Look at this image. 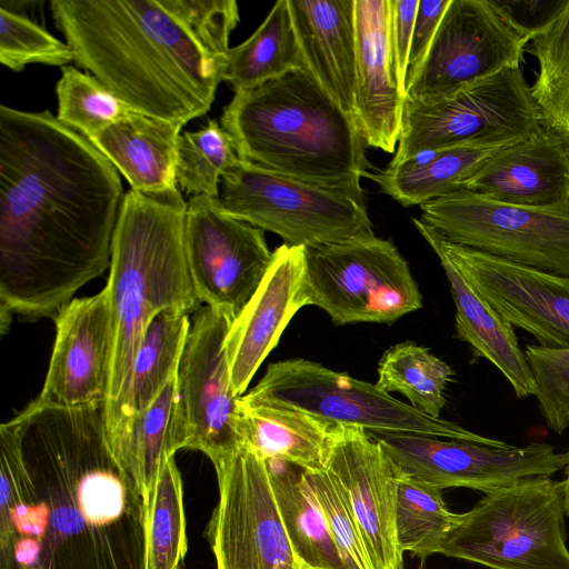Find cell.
<instances>
[{
	"instance_id": "6da1fadb",
	"label": "cell",
	"mask_w": 569,
	"mask_h": 569,
	"mask_svg": "<svg viewBox=\"0 0 569 569\" xmlns=\"http://www.w3.org/2000/svg\"><path fill=\"white\" fill-rule=\"evenodd\" d=\"M119 171L50 111L0 106V316L56 317L101 276L124 198Z\"/></svg>"
},
{
	"instance_id": "7a4b0ae2",
	"label": "cell",
	"mask_w": 569,
	"mask_h": 569,
	"mask_svg": "<svg viewBox=\"0 0 569 569\" xmlns=\"http://www.w3.org/2000/svg\"><path fill=\"white\" fill-rule=\"evenodd\" d=\"M74 62L136 112L184 126L222 81L233 0H52Z\"/></svg>"
},
{
	"instance_id": "3957f363",
	"label": "cell",
	"mask_w": 569,
	"mask_h": 569,
	"mask_svg": "<svg viewBox=\"0 0 569 569\" xmlns=\"http://www.w3.org/2000/svg\"><path fill=\"white\" fill-rule=\"evenodd\" d=\"M220 124L244 163L363 193L360 181L370 163L360 129L307 67L236 92Z\"/></svg>"
},
{
	"instance_id": "277c9868",
	"label": "cell",
	"mask_w": 569,
	"mask_h": 569,
	"mask_svg": "<svg viewBox=\"0 0 569 569\" xmlns=\"http://www.w3.org/2000/svg\"><path fill=\"white\" fill-rule=\"evenodd\" d=\"M187 207L178 187L159 192L130 189L124 194L106 284L113 320L108 433L119 418L149 323L167 309L190 315L201 308L187 260Z\"/></svg>"
},
{
	"instance_id": "5b68a950",
	"label": "cell",
	"mask_w": 569,
	"mask_h": 569,
	"mask_svg": "<svg viewBox=\"0 0 569 569\" xmlns=\"http://www.w3.org/2000/svg\"><path fill=\"white\" fill-rule=\"evenodd\" d=\"M565 483L523 479L461 513L440 553L490 569H569Z\"/></svg>"
},
{
	"instance_id": "8992f818",
	"label": "cell",
	"mask_w": 569,
	"mask_h": 569,
	"mask_svg": "<svg viewBox=\"0 0 569 569\" xmlns=\"http://www.w3.org/2000/svg\"><path fill=\"white\" fill-rule=\"evenodd\" d=\"M219 207L270 231L291 247H318L375 237L363 193L276 174L241 160L221 177Z\"/></svg>"
},
{
	"instance_id": "52a82bcc",
	"label": "cell",
	"mask_w": 569,
	"mask_h": 569,
	"mask_svg": "<svg viewBox=\"0 0 569 569\" xmlns=\"http://www.w3.org/2000/svg\"><path fill=\"white\" fill-rule=\"evenodd\" d=\"M243 398L299 409L333 425L355 426L375 433H411L499 445L460 425L430 417L377 385L297 358L270 363Z\"/></svg>"
},
{
	"instance_id": "ba28073f",
	"label": "cell",
	"mask_w": 569,
	"mask_h": 569,
	"mask_svg": "<svg viewBox=\"0 0 569 569\" xmlns=\"http://www.w3.org/2000/svg\"><path fill=\"white\" fill-rule=\"evenodd\" d=\"M302 297L336 325H389L422 307L408 262L376 236L305 248Z\"/></svg>"
},
{
	"instance_id": "9c48e42d",
	"label": "cell",
	"mask_w": 569,
	"mask_h": 569,
	"mask_svg": "<svg viewBox=\"0 0 569 569\" xmlns=\"http://www.w3.org/2000/svg\"><path fill=\"white\" fill-rule=\"evenodd\" d=\"M542 126L521 68H507L432 103L405 99L398 148L389 166L459 144L509 146Z\"/></svg>"
},
{
	"instance_id": "30bf717a",
	"label": "cell",
	"mask_w": 569,
	"mask_h": 569,
	"mask_svg": "<svg viewBox=\"0 0 569 569\" xmlns=\"http://www.w3.org/2000/svg\"><path fill=\"white\" fill-rule=\"evenodd\" d=\"M420 209L419 219L453 243L569 277V203L526 208L459 189Z\"/></svg>"
},
{
	"instance_id": "8fae6325",
	"label": "cell",
	"mask_w": 569,
	"mask_h": 569,
	"mask_svg": "<svg viewBox=\"0 0 569 569\" xmlns=\"http://www.w3.org/2000/svg\"><path fill=\"white\" fill-rule=\"evenodd\" d=\"M530 40L500 0H450L406 100L432 103L507 68L520 67Z\"/></svg>"
},
{
	"instance_id": "7c38bea8",
	"label": "cell",
	"mask_w": 569,
	"mask_h": 569,
	"mask_svg": "<svg viewBox=\"0 0 569 569\" xmlns=\"http://www.w3.org/2000/svg\"><path fill=\"white\" fill-rule=\"evenodd\" d=\"M214 469L219 501L209 532L217 569H303L286 533L267 462L242 445Z\"/></svg>"
},
{
	"instance_id": "4fadbf2b",
	"label": "cell",
	"mask_w": 569,
	"mask_h": 569,
	"mask_svg": "<svg viewBox=\"0 0 569 569\" xmlns=\"http://www.w3.org/2000/svg\"><path fill=\"white\" fill-rule=\"evenodd\" d=\"M406 476L440 489L465 487L488 493L517 481L551 477L566 469L569 451L545 442L516 447L411 433H375Z\"/></svg>"
},
{
	"instance_id": "5bb4252c",
	"label": "cell",
	"mask_w": 569,
	"mask_h": 569,
	"mask_svg": "<svg viewBox=\"0 0 569 569\" xmlns=\"http://www.w3.org/2000/svg\"><path fill=\"white\" fill-rule=\"evenodd\" d=\"M412 222L435 253L445 257L510 325L532 335L539 346L569 348L568 276L453 243L419 218Z\"/></svg>"
},
{
	"instance_id": "9a60e30c",
	"label": "cell",
	"mask_w": 569,
	"mask_h": 569,
	"mask_svg": "<svg viewBox=\"0 0 569 569\" xmlns=\"http://www.w3.org/2000/svg\"><path fill=\"white\" fill-rule=\"evenodd\" d=\"M233 319L201 307L190 323L176 377L187 433V449L217 466L241 446L239 401L231 379L226 339Z\"/></svg>"
},
{
	"instance_id": "2e32d148",
	"label": "cell",
	"mask_w": 569,
	"mask_h": 569,
	"mask_svg": "<svg viewBox=\"0 0 569 569\" xmlns=\"http://www.w3.org/2000/svg\"><path fill=\"white\" fill-rule=\"evenodd\" d=\"M186 252L193 287L206 306L233 320L252 297L272 260L264 231L227 214L216 198L187 201Z\"/></svg>"
},
{
	"instance_id": "e0dca14e",
	"label": "cell",
	"mask_w": 569,
	"mask_h": 569,
	"mask_svg": "<svg viewBox=\"0 0 569 569\" xmlns=\"http://www.w3.org/2000/svg\"><path fill=\"white\" fill-rule=\"evenodd\" d=\"M326 469L351 510L373 569H400L396 535L398 469L363 428L337 425Z\"/></svg>"
},
{
	"instance_id": "ac0fdd59",
	"label": "cell",
	"mask_w": 569,
	"mask_h": 569,
	"mask_svg": "<svg viewBox=\"0 0 569 569\" xmlns=\"http://www.w3.org/2000/svg\"><path fill=\"white\" fill-rule=\"evenodd\" d=\"M56 338L42 389L34 402L78 408L107 402L113 320L108 288L74 298L58 315Z\"/></svg>"
},
{
	"instance_id": "d6986e66",
	"label": "cell",
	"mask_w": 569,
	"mask_h": 569,
	"mask_svg": "<svg viewBox=\"0 0 569 569\" xmlns=\"http://www.w3.org/2000/svg\"><path fill=\"white\" fill-rule=\"evenodd\" d=\"M305 247L281 244L226 339L236 393L244 395L254 373L278 345L293 316L303 307Z\"/></svg>"
},
{
	"instance_id": "ffe728a7",
	"label": "cell",
	"mask_w": 569,
	"mask_h": 569,
	"mask_svg": "<svg viewBox=\"0 0 569 569\" xmlns=\"http://www.w3.org/2000/svg\"><path fill=\"white\" fill-rule=\"evenodd\" d=\"M356 121L366 146L392 153L401 131L402 96L390 46L389 0H355Z\"/></svg>"
},
{
	"instance_id": "44dd1931",
	"label": "cell",
	"mask_w": 569,
	"mask_h": 569,
	"mask_svg": "<svg viewBox=\"0 0 569 569\" xmlns=\"http://www.w3.org/2000/svg\"><path fill=\"white\" fill-rule=\"evenodd\" d=\"M460 189L526 208L566 206L569 150L542 126L530 137L497 151Z\"/></svg>"
},
{
	"instance_id": "7402d4cb",
	"label": "cell",
	"mask_w": 569,
	"mask_h": 569,
	"mask_svg": "<svg viewBox=\"0 0 569 569\" xmlns=\"http://www.w3.org/2000/svg\"><path fill=\"white\" fill-rule=\"evenodd\" d=\"M288 6L307 69L356 121L355 0H288Z\"/></svg>"
},
{
	"instance_id": "603a6c76",
	"label": "cell",
	"mask_w": 569,
	"mask_h": 569,
	"mask_svg": "<svg viewBox=\"0 0 569 569\" xmlns=\"http://www.w3.org/2000/svg\"><path fill=\"white\" fill-rule=\"evenodd\" d=\"M182 127L131 110L88 140L132 190L159 192L177 188V149Z\"/></svg>"
},
{
	"instance_id": "cb8c5ba5",
	"label": "cell",
	"mask_w": 569,
	"mask_h": 569,
	"mask_svg": "<svg viewBox=\"0 0 569 569\" xmlns=\"http://www.w3.org/2000/svg\"><path fill=\"white\" fill-rule=\"evenodd\" d=\"M336 427L299 409L240 397L242 445L266 461H283L306 471L322 470Z\"/></svg>"
},
{
	"instance_id": "d4e9b609",
	"label": "cell",
	"mask_w": 569,
	"mask_h": 569,
	"mask_svg": "<svg viewBox=\"0 0 569 569\" xmlns=\"http://www.w3.org/2000/svg\"><path fill=\"white\" fill-rule=\"evenodd\" d=\"M109 443L144 505L162 465L188 445L176 378L148 408L129 419Z\"/></svg>"
},
{
	"instance_id": "484cf974",
	"label": "cell",
	"mask_w": 569,
	"mask_h": 569,
	"mask_svg": "<svg viewBox=\"0 0 569 569\" xmlns=\"http://www.w3.org/2000/svg\"><path fill=\"white\" fill-rule=\"evenodd\" d=\"M456 306L457 337L497 367L518 398L535 396L536 382L513 326L485 301L442 256H437Z\"/></svg>"
},
{
	"instance_id": "4316f807",
	"label": "cell",
	"mask_w": 569,
	"mask_h": 569,
	"mask_svg": "<svg viewBox=\"0 0 569 569\" xmlns=\"http://www.w3.org/2000/svg\"><path fill=\"white\" fill-rule=\"evenodd\" d=\"M505 147L489 143L448 147L427 153L422 159L368 171L365 177L401 206H421L459 190L491 156Z\"/></svg>"
},
{
	"instance_id": "83f0119b",
	"label": "cell",
	"mask_w": 569,
	"mask_h": 569,
	"mask_svg": "<svg viewBox=\"0 0 569 569\" xmlns=\"http://www.w3.org/2000/svg\"><path fill=\"white\" fill-rule=\"evenodd\" d=\"M266 462L286 533L302 568L348 569L305 470L283 461Z\"/></svg>"
},
{
	"instance_id": "f1b7e54d",
	"label": "cell",
	"mask_w": 569,
	"mask_h": 569,
	"mask_svg": "<svg viewBox=\"0 0 569 569\" xmlns=\"http://www.w3.org/2000/svg\"><path fill=\"white\" fill-rule=\"evenodd\" d=\"M190 323L189 313L178 309L163 310L149 323L137 351L119 418L108 433L109 441L176 378Z\"/></svg>"
},
{
	"instance_id": "f546056e",
	"label": "cell",
	"mask_w": 569,
	"mask_h": 569,
	"mask_svg": "<svg viewBox=\"0 0 569 569\" xmlns=\"http://www.w3.org/2000/svg\"><path fill=\"white\" fill-rule=\"evenodd\" d=\"M303 67L288 0H279L246 41L228 50L222 81L236 93L252 90Z\"/></svg>"
},
{
	"instance_id": "4dcf8cb0",
	"label": "cell",
	"mask_w": 569,
	"mask_h": 569,
	"mask_svg": "<svg viewBox=\"0 0 569 569\" xmlns=\"http://www.w3.org/2000/svg\"><path fill=\"white\" fill-rule=\"evenodd\" d=\"M525 51L538 61L537 78L530 90L542 124L569 150V0L532 34Z\"/></svg>"
},
{
	"instance_id": "1f68e13d",
	"label": "cell",
	"mask_w": 569,
	"mask_h": 569,
	"mask_svg": "<svg viewBox=\"0 0 569 569\" xmlns=\"http://www.w3.org/2000/svg\"><path fill=\"white\" fill-rule=\"evenodd\" d=\"M187 548L182 481L171 457L143 505L142 569H183Z\"/></svg>"
},
{
	"instance_id": "d6a6232c",
	"label": "cell",
	"mask_w": 569,
	"mask_h": 569,
	"mask_svg": "<svg viewBox=\"0 0 569 569\" xmlns=\"http://www.w3.org/2000/svg\"><path fill=\"white\" fill-rule=\"evenodd\" d=\"M377 387L403 395L415 409L433 418L447 403L445 389L453 370L427 348L406 341L393 345L378 363Z\"/></svg>"
},
{
	"instance_id": "836d02e7",
	"label": "cell",
	"mask_w": 569,
	"mask_h": 569,
	"mask_svg": "<svg viewBox=\"0 0 569 569\" xmlns=\"http://www.w3.org/2000/svg\"><path fill=\"white\" fill-rule=\"evenodd\" d=\"M459 519V513L447 508L442 489L418 481L398 469L396 535L402 552L408 551L422 561L440 553Z\"/></svg>"
},
{
	"instance_id": "e575fe53",
	"label": "cell",
	"mask_w": 569,
	"mask_h": 569,
	"mask_svg": "<svg viewBox=\"0 0 569 569\" xmlns=\"http://www.w3.org/2000/svg\"><path fill=\"white\" fill-rule=\"evenodd\" d=\"M240 161L231 136L214 119L180 133L176 183L190 196L218 198L222 174Z\"/></svg>"
},
{
	"instance_id": "d590c367",
	"label": "cell",
	"mask_w": 569,
	"mask_h": 569,
	"mask_svg": "<svg viewBox=\"0 0 569 569\" xmlns=\"http://www.w3.org/2000/svg\"><path fill=\"white\" fill-rule=\"evenodd\" d=\"M61 71L57 118L87 139L132 110L94 76L72 66Z\"/></svg>"
},
{
	"instance_id": "8d00e7d4",
	"label": "cell",
	"mask_w": 569,
	"mask_h": 569,
	"mask_svg": "<svg viewBox=\"0 0 569 569\" xmlns=\"http://www.w3.org/2000/svg\"><path fill=\"white\" fill-rule=\"evenodd\" d=\"M74 61L71 48L28 17L0 7V62L20 72L28 64L64 67Z\"/></svg>"
},
{
	"instance_id": "74e56055",
	"label": "cell",
	"mask_w": 569,
	"mask_h": 569,
	"mask_svg": "<svg viewBox=\"0 0 569 569\" xmlns=\"http://www.w3.org/2000/svg\"><path fill=\"white\" fill-rule=\"evenodd\" d=\"M523 352L540 412L552 431L562 433L569 428V348L528 345Z\"/></svg>"
},
{
	"instance_id": "f35d334b",
	"label": "cell",
	"mask_w": 569,
	"mask_h": 569,
	"mask_svg": "<svg viewBox=\"0 0 569 569\" xmlns=\"http://www.w3.org/2000/svg\"><path fill=\"white\" fill-rule=\"evenodd\" d=\"M305 472L348 569H373L356 520L331 473L326 468Z\"/></svg>"
},
{
	"instance_id": "ab89813d",
	"label": "cell",
	"mask_w": 569,
	"mask_h": 569,
	"mask_svg": "<svg viewBox=\"0 0 569 569\" xmlns=\"http://www.w3.org/2000/svg\"><path fill=\"white\" fill-rule=\"evenodd\" d=\"M419 0H389L390 46L399 89L406 99V81L412 31Z\"/></svg>"
},
{
	"instance_id": "60d3db41",
	"label": "cell",
	"mask_w": 569,
	"mask_h": 569,
	"mask_svg": "<svg viewBox=\"0 0 569 569\" xmlns=\"http://www.w3.org/2000/svg\"><path fill=\"white\" fill-rule=\"evenodd\" d=\"M449 3L450 0H419L412 31L408 76L413 73L425 59Z\"/></svg>"
},
{
	"instance_id": "b9f144b4",
	"label": "cell",
	"mask_w": 569,
	"mask_h": 569,
	"mask_svg": "<svg viewBox=\"0 0 569 569\" xmlns=\"http://www.w3.org/2000/svg\"><path fill=\"white\" fill-rule=\"evenodd\" d=\"M513 22L525 33L532 37L535 32L548 23L560 10L565 0L560 1H501Z\"/></svg>"
},
{
	"instance_id": "7bdbcfd3",
	"label": "cell",
	"mask_w": 569,
	"mask_h": 569,
	"mask_svg": "<svg viewBox=\"0 0 569 569\" xmlns=\"http://www.w3.org/2000/svg\"><path fill=\"white\" fill-rule=\"evenodd\" d=\"M565 483V503H566V511L569 516V461L566 467V478L563 480Z\"/></svg>"
},
{
	"instance_id": "ee69618b",
	"label": "cell",
	"mask_w": 569,
	"mask_h": 569,
	"mask_svg": "<svg viewBox=\"0 0 569 569\" xmlns=\"http://www.w3.org/2000/svg\"><path fill=\"white\" fill-rule=\"evenodd\" d=\"M400 569H403L402 567Z\"/></svg>"
}]
</instances>
